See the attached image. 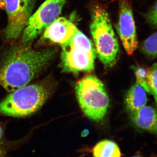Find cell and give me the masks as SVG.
<instances>
[{"instance_id": "obj_1", "label": "cell", "mask_w": 157, "mask_h": 157, "mask_svg": "<svg viewBox=\"0 0 157 157\" xmlns=\"http://www.w3.org/2000/svg\"><path fill=\"white\" fill-rule=\"evenodd\" d=\"M56 53L52 48L33 49L31 42L11 45L0 62V85L10 93L26 86L48 67Z\"/></svg>"}, {"instance_id": "obj_2", "label": "cell", "mask_w": 157, "mask_h": 157, "mask_svg": "<svg viewBox=\"0 0 157 157\" xmlns=\"http://www.w3.org/2000/svg\"><path fill=\"white\" fill-rule=\"evenodd\" d=\"M54 89L53 82L48 79L15 90L0 103V114L15 117L29 116L41 108Z\"/></svg>"}, {"instance_id": "obj_3", "label": "cell", "mask_w": 157, "mask_h": 157, "mask_svg": "<svg viewBox=\"0 0 157 157\" xmlns=\"http://www.w3.org/2000/svg\"><path fill=\"white\" fill-rule=\"evenodd\" d=\"M90 29L99 59L107 67H113L118 58V42L109 14L100 6L93 8Z\"/></svg>"}, {"instance_id": "obj_4", "label": "cell", "mask_w": 157, "mask_h": 157, "mask_svg": "<svg viewBox=\"0 0 157 157\" xmlns=\"http://www.w3.org/2000/svg\"><path fill=\"white\" fill-rule=\"evenodd\" d=\"M75 90L85 115L95 121H102L109 105V97L102 82L95 75H87L77 82Z\"/></svg>"}, {"instance_id": "obj_5", "label": "cell", "mask_w": 157, "mask_h": 157, "mask_svg": "<svg viewBox=\"0 0 157 157\" xmlns=\"http://www.w3.org/2000/svg\"><path fill=\"white\" fill-rule=\"evenodd\" d=\"M67 0H45L29 19L21 42H32L59 17Z\"/></svg>"}, {"instance_id": "obj_6", "label": "cell", "mask_w": 157, "mask_h": 157, "mask_svg": "<svg viewBox=\"0 0 157 157\" xmlns=\"http://www.w3.org/2000/svg\"><path fill=\"white\" fill-rule=\"evenodd\" d=\"M8 23L4 31L7 40L20 36L33 10L36 0H5Z\"/></svg>"}, {"instance_id": "obj_7", "label": "cell", "mask_w": 157, "mask_h": 157, "mask_svg": "<svg viewBox=\"0 0 157 157\" xmlns=\"http://www.w3.org/2000/svg\"><path fill=\"white\" fill-rule=\"evenodd\" d=\"M61 46L60 66L63 72L78 73L94 70L97 54L91 53L68 42Z\"/></svg>"}, {"instance_id": "obj_8", "label": "cell", "mask_w": 157, "mask_h": 157, "mask_svg": "<svg viewBox=\"0 0 157 157\" xmlns=\"http://www.w3.org/2000/svg\"><path fill=\"white\" fill-rule=\"evenodd\" d=\"M116 29L127 53L132 55L137 48L138 41L132 6L127 1L120 3L119 17Z\"/></svg>"}, {"instance_id": "obj_9", "label": "cell", "mask_w": 157, "mask_h": 157, "mask_svg": "<svg viewBox=\"0 0 157 157\" xmlns=\"http://www.w3.org/2000/svg\"><path fill=\"white\" fill-rule=\"evenodd\" d=\"M77 29L69 20L59 17L44 30L42 38L48 42L62 45L70 40Z\"/></svg>"}, {"instance_id": "obj_10", "label": "cell", "mask_w": 157, "mask_h": 157, "mask_svg": "<svg viewBox=\"0 0 157 157\" xmlns=\"http://www.w3.org/2000/svg\"><path fill=\"white\" fill-rule=\"evenodd\" d=\"M131 119L140 130L156 134L157 113L153 107L145 106L131 113Z\"/></svg>"}, {"instance_id": "obj_11", "label": "cell", "mask_w": 157, "mask_h": 157, "mask_svg": "<svg viewBox=\"0 0 157 157\" xmlns=\"http://www.w3.org/2000/svg\"><path fill=\"white\" fill-rule=\"evenodd\" d=\"M147 103V96L145 90L136 82L129 89L126 96L127 109L132 113L145 106Z\"/></svg>"}, {"instance_id": "obj_12", "label": "cell", "mask_w": 157, "mask_h": 157, "mask_svg": "<svg viewBox=\"0 0 157 157\" xmlns=\"http://www.w3.org/2000/svg\"><path fill=\"white\" fill-rule=\"evenodd\" d=\"M157 64L155 63L151 67L148 68L136 78L138 84L146 91L152 95L157 102Z\"/></svg>"}, {"instance_id": "obj_13", "label": "cell", "mask_w": 157, "mask_h": 157, "mask_svg": "<svg viewBox=\"0 0 157 157\" xmlns=\"http://www.w3.org/2000/svg\"><path fill=\"white\" fill-rule=\"evenodd\" d=\"M93 157H121L120 149L114 141L101 140L93 149Z\"/></svg>"}, {"instance_id": "obj_14", "label": "cell", "mask_w": 157, "mask_h": 157, "mask_svg": "<svg viewBox=\"0 0 157 157\" xmlns=\"http://www.w3.org/2000/svg\"><path fill=\"white\" fill-rule=\"evenodd\" d=\"M157 36L155 32L146 39L142 45L143 52L154 58L157 56Z\"/></svg>"}, {"instance_id": "obj_15", "label": "cell", "mask_w": 157, "mask_h": 157, "mask_svg": "<svg viewBox=\"0 0 157 157\" xmlns=\"http://www.w3.org/2000/svg\"><path fill=\"white\" fill-rule=\"evenodd\" d=\"M147 19L151 25L156 27L157 26V4L151 9L150 11L147 14Z\"/></svg>"}, {"instance_id": "obj_16", "label": "cell", "mask_w": 157, "mask_h": 157, "mask_svg": "<svg viewBox=\"0 0 157 157\" xmlns=\"http://www.w3.org/2000/svg\"><path fill=\"white\" fill-rule=\"evenodd\" d=\"M4 132L0 125V157H8L4 146Z\"/></svg>"}, {"instance_id": "obj_17", "label": "cell", "mask_w": 157, "mask_h": 157, "mask_svg": "<svg viewBox=\"0 0 157 157\" xmlns=\"http://www.w3.org/2000/svg\"><path fill=\"white\" fill-rule=\"evenodd\" d=\"M5 8V0H0V9Z\"/></svg>"}, {"instance_id": "obj_18", "label": "cell", "mask_w": 157, "mask_h": 157, "mask_svg": "<svg viewBox=\"0 0 157 157\" xmlns=\"http://www.w3.org/2000/svg\"><path fill=\"white\" fill-rule=\"evenodd\" d=\"M89 133V132L88 130H85L82 133V135L83 137H85V136H87L88 135Z\"/></svg>"}, {"instance_id": "obj_19", "label": "cell", "mask_w": 157, "mask_h": 157, "mask_svg": "<svg viewBox=\"0 0 157 157\" xmlns=\"http://www.w3.org/2000/svg\"><path fill=\"white\" fill-rule=\"evenodd\" d=\"M132 157H140V156H133Z\"/></svg>"}]
</instances>
